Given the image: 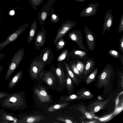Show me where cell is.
Returning <instances> with one entry per match:
<instances>
[{
  "mask_svg": "<svg viewBox=\"0 0 123 123\" xmlns=\"http://www.w3.org/2000/svg\"><path fill=\"white\" fill-rule=\"evenodd\" d=\"M68 37L76 43L80 49L87 52H88V51L84 46L83 41V38L80 31L78 30H73L69 33Z\"/></svg>",
  "mask_w": 123,
  "mask_h": 123,
  "instance_id": "8",
  "label": "cell"
},
{
  "mask_svg": "<svg viewBox=\"0 0 123 123\" xmlns=\"http://www.w3.org/2000/svg\"><path fill=\"white\" fill-rule=\"evenodd\" d=\"M23 72V71L22 70L19 71L11 78L8 85V87L9 89H12L15 86L21 79Z\"/></svg>",
  "mask_w": 123,
  "mask_h": 123,
  "instance_id": "16",
  "label": "cell"
},
{
  "mask_svg": "<svg viewBox=\"0 0 123 123\" xmlns=\"http://www.w3.org/2000/svg\"><path fill=\"white\" fill-rule=\"evenodd\" d=\"M15 13V12L14 10H11L9 11L8 14L9 15L12 16L14 15Z\"/></svg>",
  "mask_w": 123,
  "mask_h": 123,
  "instance_id": "40",
  "label": "cell"
},
{
  "mask_svg": "<svg viewBox=\"0 0 123 123\" xmlns=\"http://www.w3.org/2000/svg\"><path fill=\"white\" fill-rule=\"evenodd\" d=\"M1 19V12H0V21Z\"/></svg>",
  "mask_w": 123,
  "mask_h": 123,
  "instance_id": "46",
  "label": "cell"
},
{
  "mask_svg": "<svg viewBox=\"0 0 123 123\" xmlns=\"http://www.w3.org/2000/svg\"><path fill=\"white\" fill-rule=\"evenodd\" d=\"M92 10V8L91 7H89L87 8L86 10V12L87 13H89Z\"/></svg>",
  "mask_w": 123,
  "mask_h": 123,
  "instance_id": "42",
  "label": "cell"
},
{
  "mask_svg": "<svg viewBox=\"0 0 123 123\" xmlns=\"http://www.w3.org/2000/svg\"><path fill=\"white\" fill-rule=\"evenodd\" d=\"M88 49L91 51L93 50L95 46L96 39L95 36L90 29L85 26L84 29Z\"/></svg>",
  "mask_w": 123,
  "mask_h": 123,
  "instance_id": "11",
  "label": "cell"
},
{
  "mask_svg": "<svg viewBox=\"0 0 123 123\" xmlns=\"http://www.w3.org/2000/svg\"><path fill=\"white\" fill-rule=\"evenodd\" d=\"M71 103L68 102L54 105L49 107L48 111L50 112H53L64 108Z\"/></svg>",
  "mask_w": 123,
  "mask_h": 123,
  "instance_id": "22",
  "label": "cell"
},
{
  "mask_svg": "<svg viewBox=\"0 0 123 123\" xmlns=\"http://www.w3.org/2000/svg\"><path fill=\"white\" fill-rule=\"evenodd\" d=\"M44 67L43 62L38 60H33L28 71L31 79L33 80L36 79Z\"/></svg>",
  "mask_w": 123,
  "mask_h": 123,
  "instance_id": "7",
  "label": "cell"
},
{
  "mask_svg": "<svg viewBox=\"0 0 123 123\" xmlns=\"http://www.w3.org/2000/svg\"><path fill=\"white\" fill-rule=\"evenodd\" d=\"M68 52V49H66L63 51L59 56L57 59L58 62L63 61L66 58Z\"/></svg>",
  "mask_w": 123,
  "mask_h": 123,
  "instance_id": "32",
  "label": "cell"
},
{
  "mask_svg": "<svg viewBox=\"0 0 123 123\" xmlns=\"http://www.w3.org/2000/svg\"><path fill=\"white\" fill-rule=\"evenodd\" d=\"M58 121H62L66 123H76L77 122L74 121L71 118L66 116H60L56 118Z\"/></svg>",
  "mask_w": 123,
  "mask_h": 123,
  "instance_id": "26",
  "label": "cell"
},
{
  "mask_svg": "<svg viewBox=\"0 0 123 123\" xmlns=\"http://www.w3.org/2000/svg\"><path fill=\"white\" fill-rule=\"evenodd\" d=\"M51 21L52 23H57L58 22L59 20V18L58 16L54 13H52L51 12Z\"/></svg>",
  "mask_w": 123,
  "mask_h": 123,
  "instance_id": "35",
  "label": "cell"
},
{
  "mask_svg": "<svg viewBox=\"0 0 123 123\" xmlns=\"http://www.w3.org/2000/svg\"><path fill=\"white\" fill-rule=\"evenodd\" d=\"M108 53L110 55L118 59H120V54L117 51L112 49H110L108 52Z\"/></svg>",
  "mask_w": 123,
  "mask_h": 123,
  "instance_id": "30",
  "label": "cell"
},
{
  "mask_svg": "<svg viewBox=\"0 0 123 123\" xmlns=\"http://www.w3.org/2000/svg\"><path fill=\"white\" fill-rule=\"evenodd\" d=\"M71 68L73 72L77 77H80L81 76V74L77 69L75 63L72 64L71 66Z\"/></svg>",
  "mask_w": 123,
  "mask_h": 123,
  "instance_id": "29",
  "label": "cell"
},
{
  "mask_svg": "<svg viewBox=\"0 0 123 123\" xmlns=\"http://www.w3.org/2000/svg\"><path fill=\"white\" fill-rule=\"evenodd\" d=\"M74 53L75 55L78 56L81 59L86 55L85 51L80 50H76L74 51Z\"/></svg>",
  "mask_w": 123,
  "mask_h": 123,
  "instance_id": "34",
  "label": "cell"
},
{
  "mask_svg": "<svg viewBox=\"0 0 123 123\" xmlns=\"http://www.w3.org/2000/svg\"><path fill=\"white\" fill-rule=\"evenodd\" d=\"M19 2V0H17Z\"/></svg>",
  "mask_w": 123,
  "mask_h": 123,
  "instance_id": "48",
  "label": "cell"
},
{
  "mask_svg": "<svg viewBox=\"0 0 123 123\" xmlns=\"http://www.w3.org/2000/svg\"><path fill=\"white\" fill-rule=\"evenodd\" d=\"M50 54V51L48 50L46 51L43 54L42 58V60L44 62H45L48 60Z\"/></svg>",
  "mask_w": 123,
  "mask_h": 123,
  "instance_id": "36",
  "label": "cell"
},
{
  "mask_svg": "<svg viewBox=\"0 0 123 123\" xmlns=\"http://www.w3.org/2000/svg\"><path fill=\"white\" fill-rule=\"evenodd\" d=\"M9 94L6 92H0V100L6 97Z\"/></svg>",
  "mask_w": 123,
  "mask_h": 123,
  "instance_id": "38",
  "label": "cell"
},
{
  "mask_svg": "<svg viewBox=\"0 0 123 123\" xmlns=\"http://www.w3.org/2000/svg\"><path fill=\"white\" fill-rule=\"evenodd\" d=\"M119 47L121 52L123 53V35L121 37L119 42Z\"/></svg>",
  "mask_w": 123,
  "mask_h": 123,
  "instance_id": "37",
  "label": "cell"
},
{
  "mask_svg": "<svg viewBox=\"0 0 123 123\" xmlns=\"http://www.w3.org/2000/svg\"><path fill=\"white\" fill-rule=\"evenodd\" d=\"M66 87L68 91V95L72 94L74 89L73 81L67 72L66 74V81L65 83Z\"/></svg>",
  "mask_w": 123,
  "mask_h": 123,
  "instance_id": "21",
  "label": "cell"
},
{
  "mask_svg": "<svg viewBox=\"0 0 123 123\" xmlns=\"http://www.w3.org/2000/svg\"><path fill=\"white\" fill-rule=\"evenodd\" d=\"M113 71L112 66L109 64H107L98 76L97 84L98 88L107 86Z\"/></svg>",
  "mask_w": 123,
  "mask_h": 123,
  "instance_id": "5",
  "label": "cell"
},
{
  "mask_svg": "<svg viewBox=\"0 0 123 123\" xmlns=\"http://www.w3.org/2000/svg\"><path fill=\"white\" fill-rule=\"evenodd\" d=\"M45 82L50 88L56 90H61L59 80L56 75L49 72H41L36 79Z\"/></svg>",
  "mask_w": 123,
  "mask_h": 123,
  "instance_id": "2",
  "label": "cell"
},
{
  "mask_svg": "<svg viewBox=\"0 0 123 123\" xmlns=\"http://www.w3.org/2000/svg\"><path fill=\"white\" fill-rule=\"evenodd\" d=\"M110 101L109 98L102 101H96L90 104L87 108V110L91 114L99 111L103 108Z\"/></svg>",
  "mask_w": 123,
  "mask_h": 123,
  "instance_id": "10",
  "label": "cell"
},
{
  "mask_svg": "<svg viewBox=\"0 0 123 123\" xmlns=\"http://www.w3.org/2000/svg\"><path fill=\"white\" fill-rule=\"evenodd\" d=\"M55 75L58 78L60 88L64 89L66 87V74L63 69L60 67H57L55 70Z\"/></svg>",
  "mask_w": 123,
  "mask_h": 123,
  "instance_id": "13",
  "label": "cell"
},
{
  "mask_svg": "<svg viewBox=\"0 0 123 123\" xmlns=\"http://www.w3.org/2000/svg\"><path fill=\"white\" fill-rule=\"evenodd\" d=\"M46 32L43 25L41 29L39 30L35 39V49L39 50L40 47L44 45L46 40Z\"/></svg>",
  "mask_w": 123,
  "mask_h": 123,
  "instance_id": "12",
  "label": "cell"
},
{
  "mask_svg": "<svg viewBox=\"0 0 123 123\" xmlns=\"http://www.w3.org/2000/svg\"><path fill=\"white\" fill-rule=\"evenodd\" d=\"M76 65L77 69L80 73L82 74L85 66V65L80 61H77Z\"/></svg>",
  "mask_w": 123,
  "mask_h": 123,
  "instance_id": "31",
  "label": "cell"
},
{
  "mask_svg": "<svg viewBox=\"0 0 123 123\" xmlns=\"http://www.w3.org/2000/svg\"><path fill=\"white\" fill-rule=\"evenodd\" d=\"M28 23H26L20 26L16 30L11 33L3 41L0 43V50L8 44L15 41L29 26Z\"/></svg>",
  "mask_w": 123,
  "mask_h": 123,
  "instance_id": "6",
  "label": "cell"
},
{
  "mask_svg": "<svg viewBox=\"0 0 123 123\" xmlns=\"http://www.w3.org/2000/svg\"><path fill=\"white\" fill-rule=\"evenodd\" d=\"M24 49L22 47L15 53L7 68L5 80H6L17 68L24 56Z\"/></svg>",
  "mask_w": 123,
  "mask_h": 123,
  "instance_id": "3",
  "label": "cell"
},
{
  "mask_svg": "<svg viewBox=\"0 0 123 123\" xmlns=\"http://www.w3.org/2000/svg\"><path fill=\"white\" fill-rule=\"evenodd\" d=\"M95 63V62L92 58H90L87 60L83 72L85 75H86L89 73L94 67Z\"/></svg>",
  "mask_w": 123,
  "mask_h": 123,
  "instance_id": "23",
  "label": "cell"
},
{
  "mask_svg": "<svg viewBox=\"0 0 123 123\" xmlns=\"http://www.w3.org/2000/svg\"><path fill=\"white\" fill-rule=\"evenodd\" d=\"M30 4L32 6L31 8H33L34 6V7L35 8V7L37 6H38L42 3H43V0H29Z\"/></svg>",
  "mask_w": 123,
  "mask_h": 123,
  "instance_id": "33",
  "label": "cell"
},
{
  "mask_svg": "<svg viewBox=\"0 0 123 123\" xmlns=\"http://www.w3.org/2000/svg\"><path fill=\"white\" fill-rule=\"evenodd\" d=\"M64 64L66 68L67 72L71 78L74 83L78 86L80 81V80L73 72L67 63L65 62Z\"/></svg>",
  "mask_w": 123,
  "mask_h": 123,
  "instance_id": "19",
  "label": "cell"
},
{
  "mask_svg": "<svg viewBox=\"0 0 123 123\" xmlns=\"http://www.w3.org/2000/svg\"><path fill=\"white\" fill-rule=\"evenodd\" d=\"M58 40L55 44L56 48L58 50L62 49L64 48L66 43L65 41L63 38L60 39Z\"/></svg>",
  "mask_w": 123,
  "mask_h": 123,
  "instance_id": "27",
  "label": "cell"
},
{
  "mask_svg": "<svg viewBox=\"0 0 123 123\" xmlns=\"http://www.w3.org/2000/svg\"><path fill=\"white\" fill-rule=\"evenodd\" d=\"M24 92H15L9 94L2 99L0 104L3 108L13 110L25 109L26 105Z\"/></svg>",
  "mask_w": 123,
  "mask_h": 123,
  "instance_id": "1",
  "label": "cell"
},
{
  "mask_svg": "<svg viewBox=\"0 0 123 123\" xmlns=\"http://www.w3.org/2000/svg\"><path fill=\"white\" fill-rule=\"evenodd\" d=\"M4 66L2 65H0V74H1V72L3 70Z\"/></svg>",
  "mask_w": 123,
  "mask_h": 123,
  "instance_id": "43",
  "label": "cell"
},
{
  "mask_svg": "<svg viewBox=\"0 0 123 123\" xmlns=\"http://www.w3.org/2000/svg\"><path fill=\"white\" fill-rule=\"evenodd\" d=\"M37 27V22L35 20L31 24L29 32L28 38V42L29 43L31 42L34 37L36 32Z\"/></svg>",
  "mask_w": 123,
  "mask_h": 123,
  "instance_id": "20",
  "label": "cell"
},
{
  "mask_svg": "<svg viewBox=\"0 0 123 123\" xmlns=\"http://www.w3.org/2000/svg\"><path fill=\"white\" fill-rule=\"evenodd\" d=\"M73 23L66 21L62 23L61 27L58 29L54 41L55 44L58 40L66 34L74 26Z\"/></svg>",
  "mask_w": 123,
  "mask_h": 123,
  "instance_id": "9",
  "label": "cell"
},
{
  "mask_svg": "<svg viewBox=\"0 0 123 123\" xmlns=\"http://www.w3.org/2000/svg\"><path fill=\"white\" fill-rule=\"evenodd\" d=\"M77 109L81 112L85 118L89 119H92L93 118L92 115L91 114L86 110L85 107L83 105H80Z\"/></svg>",
  "mask_w": 123,
  "mask_h": 123,
  "instance_id": "24",
  "label": "cell"
},
{
  "mask_svg": "<svg viewBox=\"0 0 123 123\" xmlns=\"http://www.w3.org/2000/svg\"><path fill=\"white\" fill-rule=\"evenodd\" d=\"M53 123H60L59 122H53Z\"/></svg>",
  "mask_w": 123,
  "mask_h": 123,
  "instance_id": "47",
  "label": "cell"
},
{
  "mask_svg": "<svg viewBox=\"0 0 123 123\" xmlns=\"http://www.w3.org/2000/svg\"><path fill=\"white\" fill-rule=\"evenodd\" d=\"M2 114V117L0 120H4L5 123H19V119L17 118L14 114L7 113L4 111V113Z\"/></svg>",
  "mask_w": 123,
  "mask_h": 123,
  "instance_id": "15",
  "label": "cell"
},
{
  "mask_svg": "<svg viewBox=\"0 0 123 123\" xmlns=\"http://www.w3.org/2000/svg\"><path fill=\"white\" fill-rule=\"evenodd\" d=\"M48 88L44 85H38L32 89L37 98L42 103H52L53 100L51 98L53 96L49 94L46 90Z\"/></svg>",
  "mask_w": 123,
  "mask_h": 123,
  "instance_id": "4",
  "label": "cell"
},
{
  "mask_svg": "<svg viewBox=\"0 0 123 123\" xmlns=\"http://www.w3.org/2000/svg\"><path fill=\"white\" fill-rule=\"evenodd\" d=\"M121 85L122 87H123V78H122V80L121 81Z\"/></svg>",
  "mask_w": 123,
  "mask_h": 123,
  "instance_id": "45",
  "label": "cell"
},
{
  "mask_svg": "<svg viewBox=\"0 0 123 123\" xmlns=\"http://www.w3.org/2000/svg\"><path fill=\"white\" fill-rule=\"evenodd\" d=\"M40 115H29L25 116L21 120L19 119V123H36L40 122L45 118Z\"/></svg>",
  "mask_w": 123,
  "mask_h": 123,
  "instance_id": "14",
  "label": "cell"
},
{
  "mask_svg": "<svg viewBox=\"0 0 123 123\" xmlns=\"http://www.w3.org/2000/svg\"><path fill=\"white\" fill-rule=\"evenodd\" d=\"M81 100H84L81 97L75 93L60 96L59 102L60 103L62 102H68L71 101Z\"/></svg>",
  "mask_w": 123,
  "mask_h": 123,
  "instance_id": "17",
  "label": "cell"
},
{
  "mask_svg": "<svg viewBox=\"0 0 123 123\" xmlns=\"http://www.w3.org/2000/svg\"></svg>",
  "mask_w": 123,
  "mask_h": 123,
  "instance_id": "49",
  "label": "cell"
},
{
  "mask_svg": "<svg viewBox=\"0 0 123 123\" xmlns=\"http://www.w3.org/2000/svg\"><path fill=\"white\" fill-rule=\"evenodd\" d=\"M5 55L3 53H0V61L5 57Z\"/></svg>",
  "mask_w": 123,
  "mask_h": 123,
  "instance_id": "41",
  "label": "cell"
},
{
  "mask_svg": "<svg viewBox=\"0 0 123 123\" xmlns=\"http://www.w3.org/2000/svg\"><path fill=\"white\" fill-rule=\"evenodd\" d=\"M120 59L121 60V64L123 65V55L120 57Z\"/></svg>",
  "mask_w": 123,
  "mask_h": 123,
  "instance_id": "44",
  "label": "cell"
},
{
  "mask_svg": "<svg viewBox=\"0 0 123 123\" xmlns=\"http://www.w3.org/2000/svg\"><path fill=\"white\" fill-rule=\"evenodd\" d=\"M85 123H99V121L97 119H89V120L86 121Z\"/></svg>",
  "mask_w": 123,
  "mask_h": 123,
  "instance_id": "39",
  "label": "cell"
},
{
  "mask_svg": "<svg viewBox=\"0 0 123 123\" xmlns=\"http://www.w3.org/2000/svg\"><path fill=\"white\" fill-rule=\"evenodd\" d=\"M112 114H110L105 116L97 119L100 123L106 122L112 119L113 117Z\"/></svg>",
  "mask_w": 123,
  "mask_h": 123,
  "instance_id": "28",
  "label": "cell"
},
{
  "mask_svg": "<svg viewBox=\"0 0 123 123\" xmlns=\"http://www.w3.org/2000/svg\"><path fill=\"white\" fill-rule=\"evenodd\" d=\"M98 71V68H96L86 79L85 81L88 85L90 84L95 79Z\"/></svg>",
  "mask_w": 123,
  "mask_h": 123,
  "instance_id": "25",
  "label": "cell"
},
{
  "mask_svg": "<svg viewBox=\"0 0 123 123\" xmlns=\"http://www.w3.org/2000/svg\"><path fill=\"white\" fill-rule=\"evenodd\" d=\"M75 93L81 97L84 100L91 99L94 97L93 94L85 88L80 89Z\"/></svg>",
  "mask_w": 123,
  "mask_h": 123,
  "instance_id": "18",
  "label": "cell"
}]
</instances>
